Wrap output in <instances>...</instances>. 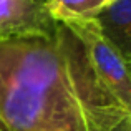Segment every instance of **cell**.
Segmentation results:
<instances>
[{"label": "cell", "instance_id": "6da1fadb", "mask_svg": "<svg viewBox=\"0 0 131 131\" xmlns=\"http://www.w3.org/2000/svg\"><path fill=\"white\" fill-rule=\"evenodd\" d=\"M128 118L68 25L48 38L0 40V131H113Z\"/></svg>", "mask_w": 131, "mask_h": 131}, {"label": "cell", "instance_id": "7a4b0ae2", "mask_svg": "<svg viewBox=\"0 0 131 131\" xmlns=\"http://www.w3.org/2000/svg\"><path fill=\"white\" fill-rule=\"evenodd\" d=\"M81 40L86 50L90 67L101 86L119 103L131 111V75L129 60L115 47L100 28L95 18L65 23Z\"/></svg>", "mask_w": 131, "mask_h": 131}, {"label": "cell", "instance_id": "3957f363", "mask_svg": "<svg viewBox=\"0 0 131 131\" xmlns=\"http://www.w3.org/2000/svg\"><path fill=\"white\" fill-rule=\"evenodd\" d=\"M55 28L47 0H0V40L48 38Z\"/></svg>", "mask_w": 131, "mask_h": 131}, {"label": "cell", "instance_id": "277c9868", "mask_svg": "<svg viewBox=\"0 0 131 131\" xmlns=\"http://www.w3.org/2000/svg\"><path fill=\"white\" fill-rule=\"evenodd\" d=\"M103 35L110 40L126 60L131 57V0H115L105 5L96 15Z\"/></svg>", "mask_w": 131, "mask_h": 131}, {"label": "cell", "instance_id": "5b68a950", "mask_svg": "<svg viewBox=\"0 0 131 131\" xmlns=\"http://www.w3.org/2000/svg\"><path fill=\"white\" fill-rule=\"evenodd\" d=\"M106 0H47V10L55 23H70L96 18Z\"/></svg>", "mask_w": 131, "mask_h": 131}, {"label": "cell", "instance_id": "8992f818", "mask_svg": "<svg viewBox=\"0 0 131 131\" xmlns=\"http://www.w3.org/2000/svg\"><path fill=\"white\" fill-rule=\"evenodd\" d=\"M113 131H131V118H128V119H125V121L121 123L119 126H116Z\"/></svg>", "mask_w": 131, "mask_h": 131}, {"label": "cell", "instance_id": "52a82bcc", "mask_svg": "<svg viewBox=\"0 0 131 131\" xmlns=\"http://www.w3.org/2000/svg\"><path fill=\"white\" fill-rule=\"evenodd\" d=\"M111 2H115V0H106V5H108V3H111Z\"/></svg>", "mask_w": 131, "mask_h": 131}]
</instances>
